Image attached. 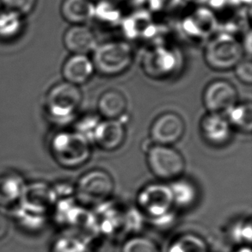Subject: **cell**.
<instances>
[{"label":"cell","instance_id":"1","mask_svg":"<svg viewBox=\"0 0 252 252\" xmlns=\"http://www.w3.org/2000/svg\"><path fill=\"white\" fill-rule=\"evenodd\" d=\"M51 153L63 167H81L92 156V141L77 130L62 132L52 140Z\"/></svg>","mask_w":252,"mask_h":252},{"label":"cell","instance_id":"2","mask_svg":"<svg viewBox=\"0 0 252 252\" xmlns=\"http://www.w3.org/2000/svg\"><path fill=\"white\" fill-rule=\"evenodd\" d=\"M95 72L105 77H116L126 72L132 65L134 52L126 41H107L97 45L92 52Z\"/></svg>","mask_w":252,"mask_h":252},{"label":"cell","instance_id":"3","mask_svg":"<svg viewBox=\"0 0 252 252\" xmlns=\"http://www.w3.org/2000/svg\"><path fill=\"white\" fill-rule=\"evenodd\" d=\"M73 190L77 201L85 208H96L112 196L115 181L108 171L93 169L79 177Z\"/></svg>","mask_w":252,"mask_h":252},{"label":"cell","instance_id":"4","mask_svg":"<svg viewBox=\"0 0 252 252\" xmlns=\"http://www.w3.org/2000/svg\"><path fill=\"white\" fill-rule=\"evenodd\" d=\"M147 164L151 173L162 182H173L183 177L186 162L172 146L151 144L147 149Z\"/></svg>","mask_w":252,"mask_h":252},{"label":"cell","instance_id":"5","mask_svg":"<svg viewBox=\"0 0 252 252\" xmlns=\"http://www.w3.org/2000/svg\"><path fill=\"white\" fill-rule=\"evenodd\" d=\"M244 56L242 44L230 34H219L213 38L204 50L206 64L219 72L234 69Z\"/></svg>","mask_w":252,"mask_h":252},{"label":"cell","instance_id":"6","mask_svg":"<svg viewBox=\"0 0 252 252\" xmlns=\"http://www.w3.org/2000/svg\"><path fill=\"white\" fill-rule=\"evenodd\" d=\"M136 206L146 221L162 218L177 210L170 185L163 183L148 184L141 189L137 195Z\"/></svg>","mask_w":252,"mask_h":252},{"label":"cell","instance_id":"7","mask_svg":"<svg viewBox=\"0 0 252 252\" xmlns=\"http://www.w3.org/2000/svg\"><path fill=\"white\" fill-rule=\"evenodd\" d=\"M83 101L79 86L70 83H60L52 87L46 99V108L52 118L66 122L79 110Z\"/></svg>","mask_w":252,"mask_h":252},{"label":"cell","instance_id":"8","mask_svg":"<svg viewBox=\"0 0 252 252\" xmlns=\"http://www.w3.org/2000/svg\"><path fill=\"white\" fill-rule=\"evenodd\" d=\"M239 93L228 80L216 79L209 83L202 94V102L208 113L225 115L238 104Z\"/></svg>","mask_w":252,"mask_h":252},{"label":"cell","instance_id":"9","mask_svg":"<svg viewBox=\"0 0 252 252\" xmlns=\"http://www.w3.org/2000/svg\"><path fill=\"white\" fill-rule=\"evenodd\" d=\"M183 117L175 112H164L156 117L150 126V140L153 144L173 146L180 141L185 133Z\"/></svg>","mask_w":252,"mask_h":252},{"label":"cell","instance_id":"10","mask_svg":"<svg viewBox=\"0 0 252 252\" xmlns=\"http://www.w3.org/2000/svg\"><path fill=\"white\" fill-rule=\"evenodd\" d=\"M126 135V126L122 120L101 119L92 132L91 140L101 150L114 152L123 147Z\"/></svg>","mask_w":252,"mask_h":252},{"label":"cell","instance_id":"11","mask_svg":"<svg viewBox=\"0 0 252 252\" xmlns=\"http://www.w3.org/2000/svg\"><path fill=\"white\" fill-rule=\"evenodd\" d=\"M55 200V192L41 183L25 185L21 196L22 208L38 215H46Z\"/></svg>","mask_w":252,"mask_h":252},{"label":"cell","instance_id":"12","mask_svg":"<svg viewBox=\"0 0 252 252\" xmlns=\"http://www.w3.org/2000/svg\"><path fill=\"white\" fill-rule=\"evenodd\" d=\"M178 59L165 48H154L144 55L143 69L147 75L154 79H163L177 69Z\"/></svg>","mask_w":252,"mask_h":252},{"label":"cell","instance_id":"13","mask_svg":"<svg viewBox=\"0 0 252 252\" xmlns=\"http://www.w3.org/2000/svg\"><path fill=\"white\" fill-rule=\"evenodd\" d=\"M63 44L72 55H88L98 45L94 31L86 24L71 25L64 33Z\"/></svg>","mask_w":252,"mask_h":252},{"label":"cell","instance_id":"14","mask_svg":"<svg viewBox=\"0 0 252 252\" xmlns=\"http://www.w3.org/2000/svg\"><path fill=\"white\" fill-rule=\"evenodd\" d=\"M232 126L223 115L207 113L200 123V130L205 141L212 146H223L232 136Z\"/></svg>","mask_w":252,"mask_h":252},{"label":"cell","instance_id":"15","mask_svg":"<svg viewBox=\"0 0 252 252\" xmlns=\"http://www.w3.org/2000/svg\"><path fill=\"white\" fill-rule=\"evenodd\" d=\"M62 72L65 82L79 86L91 80L95 69L88 55H72L63 64Z\"/></svg>","mask_w":252,"mask_h":252},{"label":"cell","instance_id":"16","mask_svg":"<svg viewBox=\"0 0 252 252\" xmlns=\"http://www.w3.org/2000/svg\"><path fill=\"white\" fill-rule=\"evenodd\" d=\"M127 106V99L123 92L110 89L99 96L96 109L101 119L122 120L126 114Z\"/></svg>","mask_w":252,"mask_h":252},{"label":"cell","instance_id":"17","mask_svg":"<svg viewBox=\"0 0 252 252\" xmlns=\"http://www.w3.org/2000/svg\"><path fill=\"white\" fill-rule=\"evenodd\" d=\"M63 19L71 25L86 24L95 13L92 0H63L60 7Z\"/></svg>","mask_w":252,"mask_h":252},{"label":"cell","instance_id":"18","mask_svg":"<svg viewBox=\"0 0 252 252\" xmlns=\"http://www.w3.org/2000/svg\"><path fill=\"white\" fill-rule=\"evenodd\" d=\"M170 187L177 210L189 209L197 202V189L190 181L182 179L181 177L171 182Z\"/></svg>","mask_w":252,"mask_h":252},{"label":"cell","instance_id":"19","mask_svg":"<svg viewBox=\"0 0 252 252\" xmlns=\"http://www.w3.org/2000/svg\"><path fill=\"white\" fill-rule=\"evenodd\" d=\"M165 252H210V248L201 235L183 232L170 240Z\"/></svg>","mask_w":252,"mask_h":252},{"label":"cell","instance_id":"20","mask_svg":"<svg viewBox=\"0 0 252 252\" xmlns=\"http://www.w3.org/2000/svg\"><path fill=\"white\" fill-rule=\"evenodd\" d=\"M23 178L16 174L0 176V206L10 207L20 201L24 191Z\"/></svg>","mask_w":252,"mask_h":252},{"label":"cell","instance_id":"21","mask_svg":"<svg viewBox=\"0 0 252 252\" xmlns=\"http://www.w3.org/2000/svg\"><path fill=\"white\" fill-rule=\"evenodd\" d=\"M229 240L236 246H252V222L251 216L238 220L226 230Z\"/></svg>","mask_w":252,"mask_h":252},{"label":"cell","instance_id":"22","mask_svg":"<svg viewBox=\"0 0 252 252\" xmlns=\"http://www.w3.org/2000/svg\"><path fill=\"white\" fill-rule=\"evenodd\" d=\"M229 123L232 127L243 133H250L252 129V109L251 102L239 103L228 112Z\"/></svg>","mask_w":252,"mask_h":252},{"label":"cell","instance_id":"23","mask_svg":"<svg viewBox=\"0 0 252 252\" xmlns=\"http://www.w3.org/2000/svg\"><path fill=\"white\" fill-rule=\"evenodd\" d=\"M120 252H162L155 240L141 234L127 236L123 240Z\"/></svg>","mask_w":252,"mask_h":252},{"label":"cell","instance_id":"24","mask_svg":"<svg viewBox=\"0 0 252 252\" xmlns=\"http://www.w3.org/2000/svg\"><path fill=\"white\" fill-rule=\"evenodd\" d=\"M90 246L77 232H69L55 240L51 252H88Z\"/></svg>","mask_w":252,"mask_h":252},{"label":"cell","instance_id":"25","mask_svg":"<svg viewBox=\"0 0 252 252\" xmlns=\"http://www.w3.org/2000/svg\"><path fill=\"white\" fill-rule=\"evenodd\" d=\"M20 15L3 8L0 10V36L11 37L18 33L22 26Z\"/></svg>","mask_w":252,"mask_h":252},{"label":"cell","instance_id":"26","mask_svg":"<svg viewBox=\"0 0 252 252\" xmlns=\"http://www.w3.org/2000/svg\"><path fill=\"white\" fill-rule=\"evenodd\" d=\"M38 0H0L3 8L25 17L33 12Z\"/></svg>","mask_w":252,"mask_h":252},{"label":"cell","instance_id":"27","mask_svg":"<svg viewBox=\"0 0 252 252\" xmlns=\"http://www.w3.org/2000/svg\"><path fill=\"white\" fill-rule=\"evenodd\" d=\"M234 72L240 82L245 85H252V63L251 58L243 59L234 67Z\"/></svg>","mask_w":252,"mask_h":252},{"label":"cell","instance_id":"28","mask_svg":"<svg viewBox=\"0 0 252 252\" xmlns=\"http://www.w3.org/2000/svg\"><path fill=\"white\" fill-rule=\"evenodd\" d=\"M10 229V221L5 215L0 213V240L6 237Z\"/></svg>","mask_w":252,"mask_h":252},{"label":"cell","instance_id":"29","mask_svg":"<svg viewBox=\"0 0 252 252\" xmlns=\"http://www.w3.org/2000/svg\"><path fill=\"white\" fill-rule=\"evenodd\" d=\"M232 252H252V246H236Z\"/></svg>","mask_w":252,"mask_h":252},{"label":"cell","instance_id":"30","mask_svg":"<svg viewBox=\"0 0 252 252\" xmlns=\"http://www.w3.org/2000/svg\"><path fill=\"white\" fill-rule=\"evenodd\" d=\"M92 1H94V0H92Z\"/></svg>","mask_w":252,"mask_h":252}]
</instances>
